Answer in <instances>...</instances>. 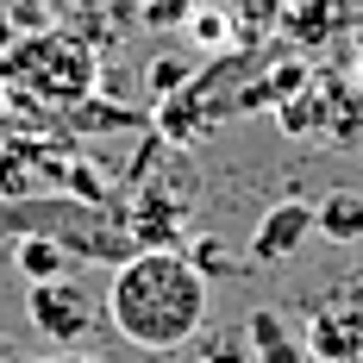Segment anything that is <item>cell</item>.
<instances>
[{
	"label": "cell",
	"mask_w": 363,
	"mask_h": 363,
	"mask_svg": "<svg viewBox=\"0 0 363 363\" xmlns=\"http://www.w3.org/2000/svg\"><path fill=\"white\" fill-rule=\"evenodd\" d=\"M245 345H251V363H307V345H294V332L269 313V307H257L251 320H245Z\"/></svg>",
	"instance_id": "52a82bcc"
},
{
	"label": "cell",
	"mask_w": 363,
	"mask_h": 363,
	"mask_svg": "<svg viewBox=\"0 0 363 363\" xmlns=\"http://www.w3.org/2000/svg\"><path fill=\"white\" fill-rule=\"evenodd\" d=\"M26 313H32V326L44 332L50 345H75V338H88V294L75 289L69 276L32 282V294H26Z\"/></svg>",
	"instance_id": "277c9868"
},
{
	"label": "cell",
	"mask_w": 363,
	"mask_h": 363,
	"mask_svg": "<svg viewBox=\"0 0 363 363\" xmlns=\"http://www.w3.org/2000/svg\"><path fill=\"white\" fill-rule=\"evenodd\" d=\"M307 238H313V207L289 194V201H276L269 213L257 219V232H251V263H282V257H294Z\"/></svg>",
	"instance_id": "5b68a950"
},
{
	"label": "cell",
	"mask_w": 363,
	"mask_h": 363,
	"mask_svg": "<svg viewBox=\"0 0 363 363\" xmlns=\"http://www.w3.org/2000/svg\"><path fill=\"white\" fill-rule=\"evenodd\" d=\"M75 188V169H69V150L57 138H32V132H13L0 145V194H63Z\"/></svg>",
	"instance_id": "3957f363"
},
{
	"label": "cell",
	"mask_w": 363,
	"mask_h": 363,
	"mask_svg": "<svg viewBox=\"0 0 363 363\" xmlns=\"http://www.w3.org/2000/svg\"><path fill=\"white\" fill-rule=\"evenodd\" d=\"M194 269H201V276H207V282H213V276H225V269H232V251H225V245H219V238H194Z\"/></svg>",
	"instance_id": "30bf717a"
},
{
	"label": "cell",
	"mask_w": 363,
	"mask_h": 363,
	"mask_svg": "<svg viewBox=\"0 0 363 363\" xmlns=\"http://www.w3.org/2000/svg\"><path fill=\"white\" fill-rule=\"evenodd\" d=\"M207 301L213 282L194 269V257L176 245H145L113 269L107 320L132 351H188L207 332Z\"/></svg>",
	"instance_id": "6da1fadb"
},
{
	"label": "cell",
	"mask_w": 363,
	"mask_h": 363,
	"mask_svg": "<svg viewBox=\"0 0 363 363\" xmlns=\"http://www.w3.org/2000/svg\"><path fill=\"white\" fill-rule=\"evenodd\" d=\"M194 363H251L245 338H194Z\"/></svg>",
	"instance_id": "9c48e42d"
},
{
	"label": "cell",
	"mask_w": 363,
	"mask_h": 363,
	"mask_svg": "<svg viewBox=\"0 0 363 363\" xmlns=\"http://www.w3.org/2000/svg\"><path fill=\"white\" fill-rule=\"evenodd\" d=\"M94 82H101V63L75 32H50V26L44 32H19L13 50L0 57V88L26 113L82 107V101H94Z\"/></svg>",
	"instance_id": "7a4b0ae2"
},
{
	"label": "cell",
	"mask_w": 363,
	"mask_h": 363,
	"mask_svg": "<svg viewBox=\"0 0 363 363\" xmlns=\"http://www.w3.org/2000/svg\"><path fill=\"white\" fill-rule=\"evenodd\" d=\"M313 232L326 245H363V194L357 188H332L313 207Z\"/></svg>",
	"instance_id": "8992f818"
},
{
	"label": "cell",
	"mask_w": 363,
	"mask_h": 363,
	"mask_svg": "<svg viewBox=\"0 0 363 363\" xmlns=\"http://www.w3.org/2000/svg\"><path fill=\"white\" fill-rule=\"evenodd\" d=\"M26 32V26H19V19H13V13H6V6H0V57H6V50H13V38Z\"/></svg>",
	"instance_id": "7c38bea8"
},
{
	"label": "cell",
	"mask_w": 363,
	"mask_h": 363,
	"mask_svg": "<svg viewBox=\"0 0 363 363\" xmlns=\"http://www.w3.org/2000/svg\"><path fill=\"white\" fill-rule=\"evenodd\" d=\"M13 132H19V107H13V101H6V88H0V145H6Z\"/></svg>",
	"instance_id": "8fae6325"
},
{
	"label": "cell",
	"mask_w": 363,
	"mask_h": 363,
	"mask_svg": "<svg viewBox=\"0 0 363 363\" xmlns=\"http://www.w3.org/2000/svg\"><path fill=\"white\" fill-rule=\"evenodd\" d=\"M13 269H19L26 282H50V276L69 269V251H63L57 238H44V232H26V238L13 245Z\"/></svg>",
	"instance_id": "ba28073f"
}]
</instances>
